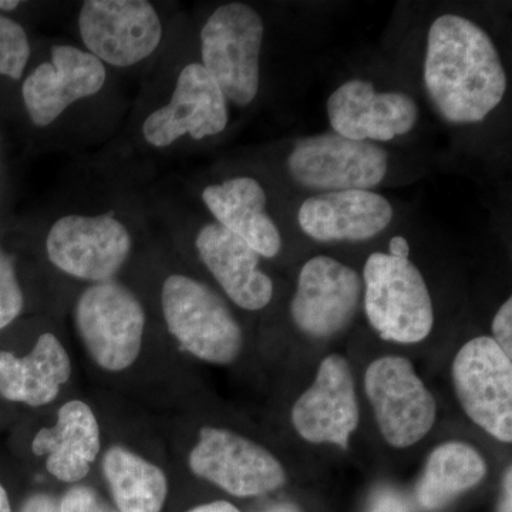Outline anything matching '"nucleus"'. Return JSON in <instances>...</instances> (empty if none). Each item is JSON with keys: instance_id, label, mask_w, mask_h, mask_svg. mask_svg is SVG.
<instances>
[{"instance_id": "1", "label": "nucleus", "mask_w": 512, "mask_h": 512, "mask_svg": "<svg viewBox=\"0 0 512 512\" xmlns=\"http://www.w3.org/2000/svg\"><path fill=\"white\" fill-rule=\"evenodd\" d=\"M423 80L434 109L451 124L483 123L503 103L507 72L494 40L474 20L444 13L427 33Z\"/></svg>"}, {"instance_id": "2", "label": "nucleus", "mask_w": 512, "mask_h": 512, "mask_svg": "<svg viewBox=\"0 0 512 512\" xmlns=\"http://www.w3.org/2000/svg\"><path fill=\"white\" fill-rule=\"evenodd\" d=\"M362 281L366 318L380 338L413 345L430 335L433 301L410 259L373 252L367 256Z\"/></svg>"}, {"instance_id": "3", "label": "nucleus", "mask_w": 512, "mask_h": 512, "mask_svg": "<svg viewBox=\"0 0 512 512\" xmlns=\"http://www.w3.org/2000/svg\"><path fill=\"white\" fill-rule=\"evenodd\" d=\"M264 36L261 15L238 2L215 9L201 29L202 67L225 99L239 107L249 106L258 96Z\"/></svg>"}, {"instance_id": "4", "label": "nucleus", "mask_w": 512, "mask_h": 512, "mask_svg": "<svg viewBox=\"0 0 512 512\" xmlns=\"http://www.w3.org/2000/svg\"><path fill=\"white\" fill-rule=\"evenodd\" d=\"M165 322L181 348L191 355L228 365L241 353L242 330L227 303L190 276L171 275L161 292Z\"/></svg>"}, {"instance_id": "5", "label": "nucleus", "mask_w": 512, "mask_h": 512, "mask_svg": "<svg viewBox=\"0 0 512 512\" xmlns=\"http://www.w3.org/2000/svg\"><path fill=\"white\" fill-rule=\"evenodd\" d=\"M296 185L323 192L369 190L389 173V153L372 141H353L335 133L302 138L286 158Z\"/></svg>"}, {"instance_id": "6", "label": "nucleus", "mask_w": 512, "mask_h": 512, "mask_svg": "<svg viewBox=\"0 0 512 512\" xmlns=\"http://www.w3.org/2000/svg\"><path fill=\"white\" fill-rule=\"evenodd\" d=\"M76 325L94 362L110 372H120L140 355L146 313L126 286L101 282L80 296Z\"/></svg>"}, {"instance_id": "7", "label": "nucleus", "mask_w": 512, "mask_h": 512, "mask_svg": "<svg viewBox=\"0 0 512 512\" xmlns=\"http://www.w3.org/2000/svg\"><path fill=\"white\" fill-rule=\"evenodd\" d=\"M365 390L380 433L390 446L412 447L433 429L436 400L406 357L375 360L367 367Z\"/></svg>"}, {"instance_id": "8", "label": "nucleus", "mask_w": 512, "mask_h": 512, "mask_svg": "<svg viewBox=\"0 0 512 512\" xmlns=\"http://www.w3.org/2000/svg\"><path fill=\"white\" fill-rule=\"evenodd\" d=\"M464 412L494 439L512 441V359L493 338L478 336L458 350L451 367Z\"/></svg>"}, {"instance_id": "9", "label": "nucleus", "mask_w": 512, "mask_h": 512, "mask_svg": "<svg viewBox=\"0 0 512 512\" xmlns=\"http://www.w3.org/2000/svg\"><path fill=\"white\" fill-rule=\"evenodd\" d=\"M84 45L100 62L128 67L156 52L163 26L146 0H87L79 15Z\"/></svg>"}, {"instance_id": "10", "label": "nucleus", "mask_w": 512, "mask_h": 512, "mask_svg": "<svg viewBox=\"0 0 512 512\" xmlns=\"http://www.w3.org/2000/svg\"><path fill=\"white\" fill-rule=\"evenodd\" d=\"M362 293L363 281L355 269L332 256H313L299 271L291 318L311 338H332L355 319Z\"/></svg>"}, {"instance_id": "11", "label": "nucleus", "mask_w": 512, "mask_h": 512, "mask_svg": "<svg viewBox=\"0 0 512 512\" xmlns=\"http://www.w3.org/2000/svg\"><path fill=\"white\" fill-rule=\"evenodd\" d=\"M195 476L237 497H254L278 490L286 473L278 458L232 431L204 427L190 454Z\"/></svg>"}, {"instance_id": "12", "label": "nucleus", "mask_w": 512, "mask_h": 512, "mask_svg": "<svg viewBox=\"0 0 512 512\" xmlns=\"http://www.w3.org/2000/svg\"><path fill=\"white\" fill-rule=\"evenodd\" d=\"M47 255L60 271L94 284L109 282L127 261L131 237L110 214L67 215L50 228Z\"/></svg>"}, {"instance_id": "13", "label": "nucleus", "mask_w": 512, "mask_h": 512, "mask_svg": "<svg viewBox=\"0 0 512 512\" xmlns=\"http://www.w3.org/2000/svg\"><path fill=\"white\" fill-rule=\"evenodd\" d=\"M291 419L308 443L349 447L360 412L355 379L345 357L330 355L320 362L315 382L293 404Z\"/></svg>"}, {"instance_id": "14", "label": "nucleus", "mask_w": 512, "mask_h": 512, "mask_svg": "<svg viewBox=\"0 0 512 512\" xmlns=\"http://www.w3.org/2000/svg\"><path fill=\"white\" fill-rule=\"evenodd\" d=\"M326 111L333 133L353 141L387 143L409 134L419 121V106L410 94L377 92L363 79L340 84Z\"/></svg>"}, {"instance_id": "15", "label": "nucleus", "mask_w": 512, "mask_h": 512, "mask_svg": "<svg viewBox=\"0 0 512 512\" xmlns=\"http://www.w3.org/2000/svg\"><path fill=\"white\" fill-rule=\"evenodd\" d=\"M228 119L224 93L201 63H191L181 70L170 103L144 121L143 134L148 144L163 148L185 134L194 140L217 136Z\"/></svg>"}, {"instance_id": "16", "label": "nucleus", "mask_w": 512, "mask_h": 512, "mask_svg": "<svg viewBox=\"0 0 512 512\" xmlns=\"http://www.w3.org/2000/svg\"><path fill=\"white\" fill-rule=\"evenodd\" d=\"M106 69L92 53L53 46L52 60L37 66L22 87L23 101L37 127H47L76 101L100 92Z\"/></svg>"}, {"instance_id": "17", "label": "nucleus", "mask_w": 512, "mask_h": 512, "mask_svg": "<svg viewBox=\"0 0 512 512\" xmlns=\"http://www.w3.org/2000/svg\"><path fill=\"white\" fill-rule=\"evenodd\" d=\"M393 218L392 202L369 190L315 194L298 211L299 227L318 242L369 241L386 231Z\"/></svg>"}, {"instance_id": "18", "label": "nucleus", "mask_w": 512, "mask_h": 512, "mask_svg": "<svg viewBox=\"0 0 512 512\" xmlns=\"http://www.w3.org/2000/svg\"><path fill=\"white\" fill-rule=\"evenodd\" d=\"M195 247L208 271L239 308L261 311L272 301L274 284L259 269V255L244 239L212 222L200 229Z\"/></svg>"}, {"instance_id": "19", "label": "nucleus", "mask_w": 512, "mask_h": 512, "mask_svg": "<svg viewBox=\"0 0 512 512\" xmlns=\"http://www.w3.org/2000/svg\"><path fill=\"white\" fill-rule=\"evenodd\" d=\"M202 201L217 224L244 239L259 256L275 258L281 252V231L266 210L268 198L255 178L235 177L208 185Z\"/></svg>"}, {"instance_id": "20", "label": "nucleus", "mask_w": 512, "mask_h": 512, "mask_svg": "<svg viewBox=\"0 0 512 512\" xmlns=\"http://www.w3.org/2000/svg\"><path fill=\"white\" fill-rule=\"evenodd\" d=\"M32 448L36 456H47V470L57 480H83L100 451L99 423L92 409L77 400L64 404L56 426L40 430Z\"/></svg>"}, {"instance_id": "21", "label": "nucleus", "mask_w": 512, "mask_h": 512, "mask_svg": "<svg viewBox=\"0 0 512 512\" xmlns=\"http://www.w3.org/2000/svg\"><path fill=\"white\" fill-rule=\"evenodd\" d=\"M72 373L69 355L52 333L37 340L26 357L0 352V396L40 407L53 402Z\"/></svg>"}, {"instance_id": "22", "label": "nucleus", "mask_w": 512, "mask_h": 512, "mask_svg": "<svg viewBox=\"0 0 512 512\" xmlns=\"http://www.w3.org/2000/svg\"><path fill=\"white\" fill-rule=\"evenodd\" d=\"M487 463L470 444L448 441L434 448L417 485V501L426 510H439L484 480Z\"/></svg>"}, {"instance_id": "23", "label": "nucleus", "mask_w": 512, "mask_h": 512, "mask_svg": "<svg viewBox=\"0 0 512 512\" xmlns=\"http://www.w3.org/2000/svg\"><path fill=\"white\" fill-rule=\"evenodd\" d=\"M103 471L119 512H160L167 497V478L154 464L123 447H111Z\"/></svg>"}, {"instance_id": "24", "label": "nucleus", "mask_w": 512, "mask_h": 512, "mask_svg": "<svg viewBox=\"0 0 512 512\" xmlns=\"http://www.w3.org/2000/svg\"><path fill=\"white\" fill-rule=\"evenodd\" d=\"M30 45L25 29L15 20L0 15V74L22 79L29 62Z\"/></svg>"}, {"instance_id": "25", "label": "nucleus", "mask_w": 512, "mask_h": 512, "mask_svg": "<svg viewBox=\"0 0 512 512\" xmlns=\"http://www.w3.org/2000/svg\"><path fill=\"white\" fill-rule=\"evenodd\" d=\"M22 288L8 255L0 251V330L13 322L23 309Z\"/></svg>"}, {"instance_id": "26", "label": "nucleus", "mask_w": 512, "mask_h": 512, "mask_svg": "<svg viewBox=\"0 0 512 512\" xmlns=\"http://www.w3.org/2000/svg\"><path fill=\"white\" fill-rule=\"evenodd\" d=\"M113 508L87 487L72 488L60 503L59 512H111Z\"/></svg>"}, {"instance_id": "27", "label": "nucleus", "mask_w": 512, "mask_h": 512, "mask_svg": "<svg viewBox=\"0 0 512 512\" xmlns=\"http://www.w3.org/2000/svg\"><path fill=\"white\" fill-rule=\"evenodd\" d=\"M494 342L512 359V299L500 306L493 319Z\"/></svg>"}, {"instance_id": "28", "label": "nucleus", "mask_w": 512, "mask_h": 512, "mask_svg": "<svg viewBox=\"0 0 512 512\" xmlns=\"http://www.w3.org/2000/svg\"><path fill=\"white\" fill-rule=\"evenodd\" d=\"M370 512H409L402 498L393 493H383L376 498Z\"/></svg>"}, {"instance_id": "29", "label": "nucleus", "mask_w": 512, "mask_h": 512, "mask_svg": "<svg viewBox=\"0 0 512 512\" xmlns=\"http://www.w3.org/2000/svg\"><path fill=\"white\" fill-rule=\"evenodd\" d=\"M389 255L396 256V258L409 259L410 244L402 235H396L390 239L389 242Z\"/></svg>"}, {"instance_id": "30", "label": "nucleus", "mask_w": 512, "mask_h": 512, "mask_svg": "<svg viewBox=\"0 0 512 512\" xmlns=\"http://www.w3.org/2000/svg\"><path fill=\"white\" fill-rule=\"evenodd\" d=\"M512 476L511 467L505 471L503 484V500H501V512H511L512 503Z\"/></svg>"}, {"instance_id": "31", "label": "nucleus", "mask_w": 512, "mask_h": 512, "mask_svg": "<svg viewBox=\"0 0 512 512\" xmlns=\"http://www.w3.org/2000/svg\"><path fill=\"white\" fill-rule=\"evenodd\" d=\"M188 512H239L237 507L227 501H215V503L200 505Z\"/></svg>"}, {"instance_id": "32", "label": "nucleus", "mask_w": 512, "mask_h": 512, "mask_svg": "<svg viewBox=\"0 0 512 512\" xmlns=\"http://www.w3.org/2000/svg\"><path fill=\"white\" fill-rule=\"evenodd\" d=\"M22 512H59L55 505L46 500H30Z\"/></svg>"}, {"instance_id": "33", "label": "nucleus", "mask_w": 512, "mask_h": 512, "mask_svg": "<svg viewBox=\"0 0 512 512\" xmlns=\"http://www.w3.org/2000/svg\"><path fill=\"white\" fill-rule=\"evenodd\" d=\"M0 512H12L8 494H6L5 488H3L2 485H0Z\"/></svg>"}, {"instance_id": "34", "label": "nucleus", "mask_w": 512, "mask_h": 512, "mask_svg": "<svg viewBox=\"0 0 512 512\" xmlns=\"http://www.w3.org/2000/svg\"><path fill=\"white\" fill-rule=\"evenodd\" d=\"M265 512H301V511H299L298 508L295 507V505L279 504V505H275V507L269 508V510H266Z\"/></svg>"}, {"instance_id": "35", "label": "nucleus", "mask_w": 512, "mask_h": 512, "mask_svg": "<svg viewBox=\"0 0 512 512\" xmlns=\"http://www.w3.org/2000/svg\"><path fill=\"white\" fill-rule=\"evenodd\" d=\"M18 6L19 2H13V0H0V9L2 10H15Z\"/></svg>"}, {"instance_id": "36", "label": "nucleus", "mask_w": 512, "mask_h": 512, "mask_svg": "<svg viewBox=\"0 0 512 512\" xmlns=\"http://www.w3.org/2000/svg\"><path fill=\"white\" fill-rule=\"evenodd\" d=\"M111 512H119V511L113 510V511H111Z\"/></svg>"}]
</instances>
